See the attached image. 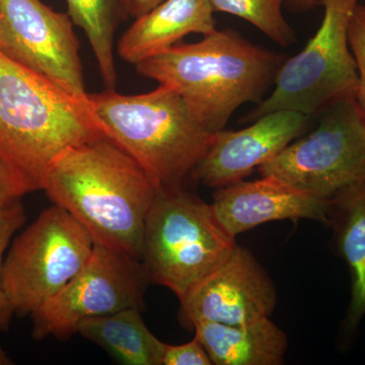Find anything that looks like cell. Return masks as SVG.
Listing matches in <instances>:
<instances>
[{"label":"cell","instance_id":"17","mask_svg":"<svg viewBox=\"0 0 365 365\" xmlns=\"http://www.w3.org/2000/svg\"><path fill=\"white\" fill-rule=\"evenodd\" d=\"M78 333L125 365H163L165 343L150 332L140 309L130 307L83 319Z\"/></svg>","mask_w":365,"mask_h":365},{"label":"cell","instance_id":"6","mask_svg":"<svg viewBox=\"0 0 365 365\" xmlns=\"http://www.w3.org/2000/svg\"><path fill=\"white\" fill-rule=\"evenodd\" d=\"M359 0H318L324 16L318 32L299 54L281 64L274 88L258 103L246 121L276 111L307 117L355 97L359 73L350 49L348 30Z\"/></svg>","mask_w":365,"mask_h":365},{"label":"cell","instance_id":"15","mask_svg":"<svg viewBox=\"0 0 365 365\" xmlns=\"http://www.w3.org/2000/svg\"><path fill=\"white\" fill-rule=\"evenodd\" d=\"M192 328L213 364L279 365L284 362L287 334L269 318L237 325L197 322Z\"/></svg>","mask_w":365,"mask_h":365},{"label":"cell","instance_id":"11","mask_svg":"<svg viewBox=\"0 0 365 365\" xmlns=\"http://www.w3.org/2000/svg\"><path fill=\"white\" fill-rule=\"evenodd\" d=\"M182 321L237 325L269 318L277 304L272 280L254 255L235 246L220 267L181 300Z\"/></svg>","mask_w":365,"mask_h":365},{"label":"cell","instance_id":"23","mask_svg":"<svg viewBox=\"0 0 365 365\" xmlns=\"http://www.w3.org/2000/svg\"><path fill=\"white\" fill-rule=\"evenodd\" d=\"M212 360L198 338L182 345L165 344L163 365H211Z\"/></svg>","mask_w":365,"mask_h":365},{"label":"cell","instance_id":"13","mask_svg":"<svg viewBox=\"0 0 365 365\" xmlns=\"http://www.w3.org/2000/svg\"><path fill=\"white\" fill-rule=\"evenodd\" d=\"M242 180L213 194L212 207L230 235L237 237L264 223L311 220L328 225L329 200L271 176Z\"/></svg>","mask_w":365,"mask_h":365},{"label":"cell","instance_id":"8","mask_svg":"<svg viewBox=\"0 0 365 365\" xmlns=\"http://www.w3.org/2000/svg\"><path fill=\"white\" fill-rule=\"evenodd\" d=\"M318 128L295 139L258 168L319 198H332L365 180V118L354 98L325 110Z\"/></svg>","mask_w":365,"mask_h":365},{"label":"cell","instance_id":"18","mask_svg":"<svg viewBox=\"0 0 365 365\" xmlns=\"http://www.w3.org/2000/svg\"><path fill=\"white\" fill-rule=\"evenodd\" d=\"M68 16L74 25L85 31L98 62L106 90L117 83L114 38L121 14L120 0H66Z\"/></svg>","mask_w":365,"mask_h":365},{"label":"cell","instance_id":"19","mask_svg":"<svg viewBox=\"0 0 365 365\" xmlns=\"http://www.w3.org/2000/svg\"><path fill=\"white\" fill-rule=\"evenodd\" d=\"M287 0H209L215 13L241 18L282 47L294 44L295 34L285 20L282 6Z\"/></svg>","mask_w":365,"mask_h":365},{"label":"cell","instance_id":"25","mask_svg":"<svg viewBox=\"0 0 365 365\" xmlns=\"http://www.w3.org/2000/svg\"><path fill=\"white\" fill-rule=\"evenodd\" d=\"M288 6L294 11H307L318 4V0H287Z\"/></svg>","mask_w":365,"mask_h":365},{"label":"cell","instance_id":"20","mask_svg":"<svg viewBox=\"0 0 365 365\" xmlns=\"http://www.w3.org/2000/svg\"><path fill=\"white\" fill-rule=\"evenodd\" d=\"M26 222V212L21 202L0 212V331H6L14 316L13 307L7 299L2 281L4 254L14 235Z\"/></svg>","mask_w":365,"mask_h":365},{"label":"cell","instance_id":"26","mask_svg":"<svg viewBox=\"0 0 365 365\" xmlns=\"http://www.w3.org/2000/svg\"><path fill=\"white\" fill-rule=\"evenodd\" d=\"M13 364V361L9 359V355L6 352L0 347V365H11Z\"/></svg>","mask_w":365,"mask_h":365},{"label":"cell","instance_id":"7","mask_svg":"<svg viewBox=\"0 0 365 365\" xmlns=\"http://www.w3.org/2000/svg\"><path fill=\"white\" fill-rule=\"evenodd\" d=\"M95 242L58 205L46 208L14 239L2 269L7 299L19 317L31 316L86 265Z\"/></svg>","mask_w":365,"mask_h":365},{"label":"cell","instance_id":"24","mask_svg":"<svg viewBox=\"0 0 365 365\" xmlns=\"http://www.w3.org/2000/svg\"><path fill=\"white\" fill-rule=\"evenodd\" d=\"M163 0H120L124 14L138 19L155 9Z\"/></svg>","mask_w":365,"mask_h":365},{"label":"cell","instance_id":"10","mask_svg":"<svg viewBox=\"0 0 365 365\" xmlns=\"http://www.w3.org/2000/svg\"><path fill=\"white\" fill-rule=\"evenodd\" d=\"M72 24L41 0H0V52L91 103Z\"/></svg>","mask_w":365,"mask_h":365},{"label":"cell","instance_id":"2","mask_svg":"<svg viewBox=\"0 0 365 365\" xmlns=\"http://www.w3.org/2000/svg\"><path fill=\"white\" fill-rule=\"evenodd\" d=\"M284 59L234 30H215L136 64L144 78L172 88L211 133L222 131L247 103H260Z\"/></svg>","mask_w":365,"mask_h":365},{"label":"cell","instance_id":"16","mask_svg":"<svg viewBox=\"0 0 365 365\" xmlns=\"http://www.w3.org/2000/svg\"><path fill=\"white\" fill-rule=\"evenodd\" d=\"M328 225L349 269L351 292L345 326L354 331L365 318V180L329 199Z\"/></svg>","mask_w":365,"mask_h":365},{"label":"cell","instance_id":"21","mask_svg":"<svg viewBox=\"0 0 365 365\" xmlns=\"http://www.w3.org/2000/svg\"><path fill=\"white\" fill-rule=\"evenodd\" d=\"M350 49L356 62L359 83L355 101L365 118V6L357 4L353 11L348 30Z\"/></svg>","mask_w":365,"mask_h":365},{"label":"cell","instance_id":"5","mask_svg":"<svg viewBox=\"0 0 365 365\" xmlns=\"http://www.w3.org/2000/svg\"><path fill=\"white\" fill-rule=\"evenodd\" d=\"M235 246L212 204L182 187L160 190L146 218L141 263L150 282L167 287L181 300Z\"/></svg>","mask_w":365,"mask_h":365},{"label":"cell","instance_id":"9","mask_svg":"<svg viewBox=\"0 0 365 365\" xmlns=\"http://www.w3.org/2000/svg\"><path fill=\"white\" fill-rule=\"evenodd\" d=\"M150 282L141 261L96 244L90 259L58 294L34 312L32 336L69 337L81 321L143 304Z\"/></svg>","mask_w":365,"mask_h":365},{"label":"cell","instance_id":"1","mask_svg":"<svg viewBox=\"0 0 365 365\" xmlns=\"http://www.w3.org/2000/svg\"><path fill=\"white\" fill-rule=\"evenodd\" d=\"M42 190L96 244L141 261L146 218L160 189L109 137L64 151L48 170Z\"/></svg>","mask_w":365,"mask_h":365},{"label":"cell","instance_id":"22","mask_svg":"<svg viewBox=\"0 0 365 365\" xmlns=\"http://www.w3.org/2000/svg\"><path fill=\"white\" fill-rule=\"evenodd\" d=\"M31 192L34 190L25 178L0 158V212L21 202V199Z\"/></svg>","mask_w":365,"mask_h":365},{"label":"cell","instance_id":"12","mask_svg":"<svg viewBox=\"0 0 365 365\" xmlns=\"http://www.w3.org/2000/svg\"><path fill=\"white\" fill-rule=\"evenodd\" d=\"M309 122V117L302 113L276 111L258 118L242 130L216 132L192 177L215 189L242 181L299 138Z\"/></svg>","mask_w":365,"mask_h":365},{"label":"cell","instance_id":"4","mask_svg":"<svg viewBox=\"0 0 365 365\" xmlns=\"http://www.w3.org/2000/svg\"><path fill=\"white\" fill-rule=\"evenodd\" d=\"M88 98L105 135L131 155L160 190L181 188L212 143L215 134L170 86L132 96L106 90Z\"/></svg>","mask_w":365,"mask_h":365},{"label":"cell","instance_id":"3","mask_svg":"<svg viewBox=\"0 0 365 365\" xmlns=\"http://www.w3.org/2000/svg\"><path fill=\"white\" fill-rule=\"evenodd\" d=\"M102 136L91 103L0 52V158L34 191L64 151Z\"/></svg>","mask_w":365,"mask_h":365},{"label":"cell","instance_id":"14","mask_svg":"<svg viewBox=\"0 0 365 365\" xmlns=\"http://www.w3.org/2000/svg\"><path fill=\"white\" fill-rule=\"evenodd\" d=\"M215 11L209 0H163L132 24L119 40L118 55L136 66L179 44L190 34L215 32Z\"/></svg>","mask_w":365,"mask_h":365}]
</instances>
